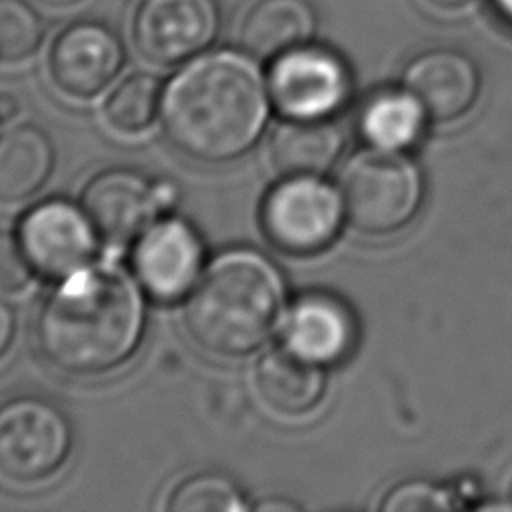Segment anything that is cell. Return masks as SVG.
<instances>
[{
	"label": "cell",
	"mask_w": 512,
	"mask_h": 512,
	"mask_svg": "<svg viewBox=\"0 0 512 512\" xmlns=\"http://www.w3.org/2000/svg\"><path fill=\"white\" fill-rule=\"evenodd\" d=\"M270 90L258 60L240 50H204L162 88L160 120L184 156L220 164L246 154L270 116Z\"/></svg>",
	"instance_id": "cell-1"
},
{
	"label": "cell",
	"mask_w": 512,
	"mask_h": 512,
	"mask_svg": "<svg viewBox=\"0 0 512 512\" xmlns=\"http://www.w3.org/2000/svg\"><path fill=\"white\" fill-rule=\"evenodd\" d=\"M146 306L140 282L118 266L88 264L58 280L34 322L42 358L76 374H104L140 346Z\"/></svg>",
	"instance_id": "cell-2"
},
{
	"label": "cell",
	"mask_w": 512,
	"mask_h": 512,
	"mask_svg": "<svg viewBox=\"0 0 512 512\" xmlns=\"http://www.w3.org/2000/svg\"><path fill=\"white\" fill-rule=\"evenodd\" d=\"M286 306L280 268L262 252L232 248L214 256L184 306L192 340L220 356H242L260 348Z\"/></svg>",
	"instance_id": "cell-3"
},
{
	"label": "cell",
	"mask_w": 512,
	"mask_h": 512,
	"mask_svg": "<svg viewBox=\"0 0 512 512\" xmlns=\"http://www.w3.org/2000/svg\"><path fill=\"white\" fill-rule=\"evenodd\" d=\"M422 174L402 150L368 148L340 174L346 220L364 234H390L406 226L422 202Z\"/></svg>",
	"instance_id": "cell-4"
},
{
	"label": "cell",
	"mask_w": 512,
	"mask_h": 512,
	"mask_svg": "<svg viewBox=\"0 0 512 512\" xmlns=\"http://www.w3.org/2000/svg\"><path fill=\"white\" fill-rule=\"evenodd\" d=\"M70 448V420L54 402L18 396L0 406V476L22 484L46 480Z\"/></svg>",
	"instance_id": "cell-5"
},
{
	"label": "cell",
	"mask_w": 512,
	"mask_h": 512,
	"mask_svg": "<svg viewBox=\"0 0 512 512\" xmlns=\"http://www.w3.org/2000/svg\"><path fill=\"white\" fill-rule=\"evenodd\" d=\"M344 216L340 192L320 176H286L264 198L260 220L268 240L290 254L324 250Z\"/></svg>",
	"instance_id": "cell-6"
},
{
	"label": "cell",
	"mask_w": 512,
	"mask_h": 512,
	"mask_svg": "<svg viewBox=\"0 0 512 512\" xmlns=\"http://www.w3.org/2000/svg\"><path fill=\"white\" fill-rule=\"evenodd\" d=\"M266 80L272 104L286 118H328L350 92L346 64L310 42L270 60Z\"/></svg>",
	"instance_id": "cell-7"
},
{
	"label": "cell",
	"mask_w": 512,
	"mask_h": 512,
	"mask_svg": "<svg viewBox=\"0 0 512 512\" xmlns=\"http://www.w3.org/2000/svg\"><path fill=\"white\" fill-rule=\"evenodd\" d=\"M174 200V188L134 168H108L88 180L82 210L98 236L112 244L136 240Z\"/></svg>",
	"instance_id": "cell-8"
},
{
	"label": "cell",
	"mask_w": 512,
	"mask_h": 512,
	"mask_svg": "<svg viewBox=\"0 0 512 512\" xmlns=\"http://www.w3.org/2000/svg\"><path fill=\"white\" fill-rule=\"evenodd\" d=\"M220 30L216 0H140L132 40L156 66H178L210 48Z\"/></svg>",
	"instance_id": "cell-9"
},
{
	"label": "cell",
	"mask_w": 512,
	"mask_h": 512,
	"mask_svg": "<svg viewBox=\"0 0 512 512\" xmlns=\"http://www.w3.org/2000/svg\"><path fill=\"white\" fill-rule=\"evenodd\" d=\"M18 238L34 272L60 280L92 264L100 236L82 206L54 198L24 214Z\"/></svg>",
	"instance_id": "cell-10"
},
{
	"label": "cell",
	"mask_w": 512,
	"mask_h": 512,
	"mask_svg": "<svg viewBox=\"0 0 512 512\" xmlns=\"http://www.w3.org/2000/svg\"><path fill=\"white\" fill-rule=\"evenodd\" d=\"M204 244L182 218H162L150 224L132 250V270L144 292L162 302L186 296L202 274Z\"/></svg>",
	"instance_id": "cell-11"
},
{
	"label": "cell",
	"mask_w": 512,
	"mask_h": 512,
	"mask_svg": "<svg viewBox=\"0 0 512 512\" xmlns=\"http://www.w3.org/2000/svg\"><path fill=\"white\" fill-rule=\"evenodd\" d=\"M124 46L114 30L82 20L66 26L48 52V72L60 92L72 98L98 96L120 72Z\"/></svg>",
	"instance_id": "cell-12"
},
{
	"label": "cell",
	"mask_w": 512,
	"mask_h": 512,
	"mask_svg": "<svg viewBox=\"0 0 512 512\" xmlns=\"http://www.w3.org/2000/svg\"><path fill=\"white\" fill-rule=\"evenodd\" d=\"M402 88L416 98L428 118L450 122L476 102L480 72L476 62L456 48H430L408 62Z\"/></svg>",
	"instance_id": "cell-13"
},
{
	"label": "cell",
	"mask_w": 512,
	"mask_h": 512,
	"mask_svg": "<svg viewBox=\"0 0 512 512\" xmlns=\"http://www.w3.org/2000/svg\"><path fill=\"white\" fill-rule=\"evenodd\" d=\"M354 334V316L348 306L322 292L296 298L284 322V344L322 366L346 356Z\"/></svg>",
	"instance_id": "cell-14"
},
{
	"label": "cell",
	"mask_w": 512,
	"mask_h": 512,
	"mask_svg": "<svg viewBox=\"0 0 512 512\" xmlns=\"http://www.w3.org/2000/svg\"><path fill=\"white\" fill-rule=\"evenodd\" d=\"M324 388V366L284 342L264 352L256 364V390L274 412L306 414L320 402Z\"/></svg>",
	"instance_id": "cell-15"
},
{
	"label": "cell",
	"mask_w": 512,
	"mask_h": 512,
	"mask_svg": "<svg viewBox=\"0 0 512 512\" xmlns=\"http://www.w3.org/2000/svg\"><path fill=\"white\" fill-rule=\"evenodd\" d=\"M344 148V132L330 118H286L270 134L268 154L282 176H322Z\"/></svg>",
	"instance_id": "cell-16"
},
{
	"label": "cell",
	"mask_w": 512,
	"mask_h": 512,
	"mask_svg": "<svg viewBox=\"0 0 512 512\" xmlns=\"http://www.w3.org/2000/svg\"><path fill=\"white\" fill-rule=\"evenodd\" d=\"M316 12L308 0H258L246 12L238 42L256 60L276 56L312 40Z\"/></svg>",
	"instance_id": "cell-17"
},
{
	"label": "cell",
	"mask_w": 512,
	"mask_h": 512,
	"mask_svg": "<svg viewBox=\"0 0 512 512\" xmlns=\"http://www.w3.org/2000/svg\"><path fill=\"white\" fill-rule=\"evenodd\" d=\"M54 144L36 124H16L0 132V202L32 198L54 170Z\"/></svg>",
	"instance_id": "cell-18"
},
{
	"label": "cell",
	"mask_w": 512,
	"mask_h": 512,
	"mask_svg": "<svg viewBox=\"0 0 512 512\" xmlns=\"http://www.w3.org/2000/svg\"><path fill=\"white\" fill-rule=\"evenodd\" d=\"M424 118L426 112L412 94L404 88L388 90L366 102L360 114V130L376 148L402 150L418 138Z\"/></svg>",
	"instance_id": "cell-19"
},
{
	"label": "cell",
	"mask_w": 512,
	"mask_h": 512,
	"mask_svg": "<svg viewBox=\"0 0 512 512\" xmlns=\"http://www.w3.org/2000/svg\"><path fill=\"white\" fill-rule=\"evenodd\" d=\"M162 86L148 72H134L108 94L102 114L110 128L122 134L144 132L160 112Z\"/></svg>",
	"instance_id": "cell-20"
},
{
	"label": "cell",
	"mask_w": 512,
	"mask_h": 512,
	"mask_svg": "<svg viewBox=\"0 0 512 512\" xmlns=\"http://www.w3.org/2000/svg\"><path fill=\"white\" fill-rule=\"evenodd\" d=\"M170 512H242L248 508L240 486L222 472H198L168 496Z\"/></svg>",
	"instance_id": "cell-21"
},
{
	"label": "cell",
	"mask_w": 512,
	"mask_h": 512,
	"mask_svg": "<svg viewBox=\"0 0 512 512\" xmlns=\"http://www.w3.org/2000/svg\"><path fill=\"white\" fill-rule=\"evenodd\" d=\"M44 36L42 20L26 0H0V60L20 62L32 56Z\"/></svg>",
	"instance_id": "cell-22"
},
{
	"label": "cell",
	"mask_w": 512,
	"mask_h": 512,
	"mask_svg": "<svg viewBox=\"0 0 512 512\" xmlns=\"http://www.w3.org/2000/svg\"><path fill=\"white\" fill-rule=\"evenodd\" d=\"M456 504L452 494L426 480L396 484L382 500L384 512H446Z\"/></svg>",
	"instance_id": "cell-23"
},
{
	"label": "cell",
	"mask_w": 512,
	"mask_h": 512,
	"mask_svg": "<svg viewBox=\"0 0 512 512\" xmlns=\"http://www.w3.org/2000/svg\"><path fill=\"white\" fill-rule=\"evenodd\" d=\"M34 274L20 238L0 228V292L22 290Z\"/></svg>",
	"instance_id": "cell-24"
},
{
	"label": "cell",
	"mask_w": 512,
	"mask_h": 512,
	"mask_svg": "<svg viewBox=\"0 0 512 512\" xmlns=\"http://www.w3.org/2000/svg\"><path fill=\"white\" fill-rule=\"evenodd\" d=\"M16 334V314L6 300L0 298V358L12 346Z\"/></svg>",
	"instance_id": "cell-25"
},
{
	"label": "cell",
	"mask_w": 512,
	"mask_h": 512,
	"mask_svg": "<svg viewBox=\"0 0 512 512\" xmlns=\"http://www.w3.org/2000/svg\"><path fill=\"white\" fill-rule=\"evenodd\" d=\"M424 2L438 12H460L468 8L474 0H424Z\"/></svg>",
	"instance_id": "cell-26"
},
{
	"label": "cell",
	"mask_w": 512,
	"mask_h": 512,
	"mask_svg": "<svg viewBox=\"0 0 512 512\" xmlns=\"http://www.w3.org/2000/svg\"><path fill=\"white\" fill-rule=\"evenodd\" d=\"M18 110V102L10 92H0V122L10 120Z\"/></svg>",
	"instance_id": "cell-27"
},
{
	"label": "cell",
	"mask_w": 512,
	"mask_h": 512,
	"mask_svg": "<svg viewBox=\"0 0 512 512\" xmlns=\"http://www.w3.org/2000/svg\"><path fill=\"white\" fill-rule=\"evenodd\" d=\"M492 2H494L496 10H498L504 18H508V20L512 22V0H492Z\"/></svg>",
	"instance_id": "cell-28"
},
{
	"label": "cell",
	"mask_w": 512,
	"mask_h": 512,
	"mask_svg": "<svg viewBox=\"0 0 512 512\" xmlns=\"http://www.w3.org/2000/svg\"><path fill=\"white\" fill-rule=\"evenodd\" d=\"M258 508H260V510H280V508H282V510H294L296 506L290 504V502H272V500H270V502L260 504Z\"/></svg>",
	"instance_id": "cell-29"
},
{
	"label": "cell",
	"mask_w": 512,
	"mask_h": 512,
	"mask_svg": "<svg viewBox=\"0 0 512 512\" xmlns=\"http://www.w3.org/2000/svg\"><path fill=\"white\" fill-rule=\"evenodd\" d=\"M38 2H42L46 6H54V8H64V6H72V4H76L80 0H38Z\"/></svg>",
	"instance_id": "cell-30"
},
{
	"label": "cell",
	"mask_w": 512,
	"mask_h": 512,
	"mask_svg": "<svg viewBox=\"0 0 512 512\" xmlns=\"http://www.w3.org/2000/svg\"><path fill=\"white\" fill-rule=\"evenodd\" d=\"M508 500H510V506H512V480L508 484Z\"/></svg>",
	"instance_id": "cell-31"
}]
</instances>
